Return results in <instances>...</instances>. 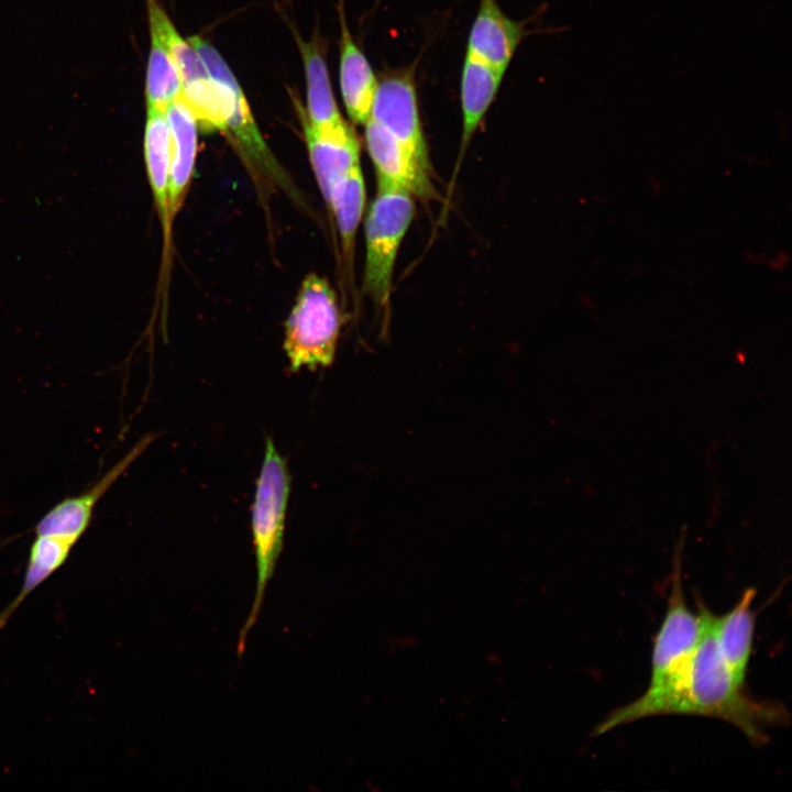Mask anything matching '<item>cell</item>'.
<instances>
[{"mask_svg": "<svg viewBox=\"0 0 792 792\" xmlns=\"http://www.w3.org/2000/svg\"><path fill=\"white\" fill-rule=\"evenodd\" d=\"M703 629L702 616L688 607L680 570H676L671 583L667 613L656 636L650 683L647 689L664 686L686 670Z\"/></svg>", "mask_w": 792, "mask_h": 792, "instance_id": "obj_7", "label": "cell"}, {"mask_svg": "<svg viewBox=\"0 0 792 792\" xmlns=\"http://www.w3.org/2000/svg\"><path fill=\"white\" fill-rule=\"evenodd\" d=\"M703 629L679 688L661 704L658 715L694 714L735 725L754 745L768 739L766 728L790 721L787 708L776 702H759L744 692L723 660L714 635V615L703 605Z\"/></svg>", "mask_w": 792, "mask_h": 792, "instance_id": "obj_1", "label": "cell"}, {"mask_svg": "<svg viewBox=\"0 0 792 792\" xmlns=\"http://www.w3.org/2000/svg\"><path fill=\"white\" fill-rule=\"evenodd\" d=\"M188 42L200 55L215 85L220 109L229 130L248 158L263 173L280 179V168L266 145L252 116L244 94L219 52L200 36Z\"/></svg>", "mask_w": 792, "mask_h": 792, "instance_id": "obj_5", "label": "cell"}, {"mask_svg": "<svg viewBox=\"0 0 792 792\" xmlns=\"http://www.w3.org/2000/svg\"><path fill=\"white\" fill-rule=\"evenodd\" d=\"M290 482L286 460L279 454L274 441L267 438L263 463L256 481L251 519L256 563L255 595L240 634L239 652H242L244 639L257 619L267 584L274 574L283 550Z\"/></svg>", "mask_w": 792, "mask_h": 792, "instance_id": "obj_2", "label": "cell"}, {"mask_svg": "<svg viewBox=\"0 0 792 792\" xmlns=\"http://www.w3.org/2000/svg\"><path fill=\"white\" fill-rule=\"evenodd\" d=\"M756 596L754 588H747L728 613L714 615V635L723 660L735 681L744 685L750 658L755 628L751 605Z\"/></svg>", "mask_w": 792, "mask_h": 792, "instance_id": "obj_16", "label": "cell"}, {"mask_svg": "<svg viewBox=\"0 0 792 792\" xmlns=\"http://www.w3.org/2000/svg\"><path fill=\"white\" fill-rule=\"evenodd\" d=\"M165 114L170 132L168 213L172 221L183 204L194 172L198 125L180 98L168 105Z\"/></svg>", "mask_w": 792, "mask_h": 792, "instance_id": "obj_14", "label": "cell"}, {"mask_svg": "<svg viewBox=\"0 0 792 792\" xmlns=\"http://www.w3.org/2000/svg\"><path fill=\"white\" fill-rule=\"evenodd\" d=\"M370 118L386 128L431 172L413 68L389 70L382 75Z\"/></svg>", "mask_w": 792, "mask_h": 792, "instance_id": "obj_8", "label": "cell"}, {"mask_svg": "<svg viewBox=\"0 0 792 792\" xmlns=\"http://www.w3.org/2000/svg\"><path fill=\"white\" fill-rule=\"evenodd\" d=\"M311 166L329 210L350 169L360 164V144L353 129L346 123L331 130H319L309 124L301 105L295 101Z\"/></svg>", "mask_w": 792, "mask_h": 792, "instance_id": "obj_9", "label": "cell"}, {"mask_svg": "<svg viewBox=\"0 0 792 792\" xmlns=\"http://www.w3.org/2000/svg\"><path fill=\"white\" fill-rule=\"evenodd\" d=\"M414 196L377 180V193L365 218L364 290L381 307L388 304L395 261L415 213Z\"/></svg>", "mask_w": 792, "mask_h": 792, "instance_id": "obj_4", "label": "cell"}, {"mask_svg": "<svg viewBox=\"0 0 792 792\" xmlns=\"http://www.w3.org/2000/svg\"><path fill=\"white\" fill-rule=\"evenodd\" d=\"M365 204V183L361 165H354L342 183L331 210L334 213L346 258L353 255L355 233Z\"/></svg>", "mask_w": 792, "mask_h": 792, "instance_id": "obj_20", "label": "cell"}, {"mask_svg": "<svg viewBox=\"0 0 792 792\" xmlns=\"http://www.w3.org/2000/svg\"><path fill=\"white\" fill-rule=\"evenodd\" d=\"M340 328L334 290L324 278L307 275L285 323L283 348L290 371L329 366L336 355Z\"/></svg>", "mask_w": 792, "mask_h": 792, "instance_id": "obj_3", "label": "cell"}, {"mask_svg": "<svg viewBox=\"0 0 792 792\" xmlns=\"http://www.w3.org/2000/svg\"><path fill=\"white\" fill-rule=\"evenodd\" d=\"M153 440L146 435L101 477L82 493L69 496L51 508L36 524L35 535H56L75 540L82 537L89 528L98 502L144 452Z\"/></svg>", "mask_w": 792, "mask_h": 792, "instance_id": "obj_10", "label": "cell"}, {"mask_svg": "<svg viewBox=\"0 0 792 792\" xmlns=\"http://www.w3.org/2000/svg\"><path fill=\"white\" fill-rule=\"evenodd\" d=\"M528 30L507 16L497 0H480L472 23L466 54L506 73Z\"/></svg>", "mask_w": 792, "mask_h": 792, "instance_id": "obj_12", "label": "cell"}, {"mask_svg": "<svg viewBox=\"0 0 792 792\" xmlns=\"http://www.w3.org/2000/svg\"><path fill=\"white\" fill-rule=\"evenodd\" d=\"M143 148L152 194L167 235L170 223L168 213L170 132L165 111L146 109Z\"/></svg>", "mask_w": 792, "mask_h": 792, "instance_id": "obj_18", "label": "cell"}, {"mask_svg": "<svg viewBox=\"0 0 792 792\" xmlns=\"http://www.w3.org/2000/svg\"><path fill=\"white\" fill-rule=\"evenodd\" d=\"M367 152L377 180L403 188L419 199H432L437 191L426 169L409 150L372 118L363 124Z\"/></svg>", "mask_w": 792, "mask_h": 792, "instance_id": "obj_11", "label": "cell"}, {"mask_svg": "<svg viewBox=\"0 0 792 792\" xmlns=\"http://www.w3.org/2000/svg\"><path fill=\"white\" fill-rule=\"evenodd\" d=\"M341 30L339 81L343 103L350 119L364 124L370 116L378 79L366 56L348 29L343 1L339 0Z\"/></svg>", "mask_w": 792, "mask_h": 792, "instance_id": "obj_13", "label": "cell"}, {"mask_svg": "<svg viewBox=\"0 0 792 792\" xmlns=\"http://www.w3.org/2000/svg\"><path fill=\"white\" fill-rule=\"evenodd\" d=\"M148 23L164 38L180 79V99L204 132L227 131L218 95L209 73L194 46L175 29L158 0H145Z\"/></svg>", "mask_w": 792, "mask_h": 792, "instance_id": "obj_6", "label": "cell"}, {"mask_svg": "<svg viewBox=\"0 0 792 792\" xmlns=\"http://www.w3.org/2000/svg\"><path fill=\"white\" fill-rule=\"evenodd\" d=\"M150 26V54L145 76L146 109L165 111L180 97V79L175 62L157 28Z\"/></svg>", "mask_w": 792, "mask_h": 792, "instance_id": "obj_19", "label": "cell"}, {"mask_svg": "<svg viewBox=\"0 0 792 792\" xmlns=\"http://www.w3.org/2000/svg\"><path fill=\"white\" fill-rule=\"evenodd\" d=\"M504 74L496 67L465 54L460 80L462 151L468 146L494 101Z\"/></svg>", "mask_w": 792, "mask_h": 792, "instance_id": "obj_17", "label": "cell"}, {"mask_svg": "<svg viewBox=\"0 0 792 792\" xmlns=\"http://www.w3.org/2000/svg\"><path fill=\"white\" fill-rule=\"evenodd\" d=\"M295 38L302 58L307 82V111L309 124L319 130H331L346 124L337 106L326 61V44L319 34L305 41Z\"/></svg>", "mask_w": 792, "mask_h": 792, "instance_id": "obj_15", "label": "cell"}]
</instances>
